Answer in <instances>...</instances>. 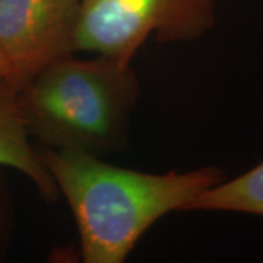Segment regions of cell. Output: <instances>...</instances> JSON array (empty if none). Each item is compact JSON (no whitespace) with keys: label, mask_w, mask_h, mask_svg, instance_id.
Returning a JSON list of instances; mask_svg holds the SVG:
<instances>
[{"label":"cell","mask_w":263,"mask_h":263,"mask_svg":"<svg viewBox=\"0 0 263 263\" xmlns=\"http://www.w3.org/2000/svg\"><path fill=\"white\" fill-rule=\"evenodd\" d=\"M38 154L66 197L86 263H122L162 216L186 208L226 179L216 167L151 174L107 164L100 157L43 146Z\"/></svg>","instance_id":"cell-1"},{"label":"cell","mask_w":263,"mask_h":263,"mask_svg":"<svg viewBox=\"0 0 263 263\" xmlns=\"http://www.w3.org/2000/svg\"><path fill=\"white\" fill-rule=\"evenodd\" d=\"M138 98L132 65L100 54L85 60L69 54L18 89L29 138L95 157L122 149Z\"/></svg>","instance_id":"cell-2"},{"label":"cell","mask_w":263,"mask_h":263,"mask_svg":"<svg viewBox=\"0 0 263 263\" xmlns=\"http://www.w3.org/2000/svg\"><path fill=\"white\" fill-rule=\"evenodd\" d=\"M218 0H79L75 51L132 65L142 44L181 43L214 28Z\"/></svg>","instance_id":"cell-3"},{"label":"cell","mask_w":263,"mask_h":263,"mask_svg":"<svg viewBox=\"0 0 263 263\" xmlns=\"http://www.w3.org/2000/svg\"><path fill=\"white\" fill-rule=\"evenodd\" d=\"M79 0H0V50L16 91L75 51Z\"/></svg>","instance_id":"cell-4"},{"label":"cell","mask_w":263,"mask_h":263,"mask_svg":"<svg viewBox=\"0 0 263 263\" xmlns=\"http://www.w3.org/2000/svg\"><path fill=\"white\" fill-rule=\"evenodd\" d=\"M0 167H10L27 176L47 202L59 196L54 180L31 142L18 105V91L5 81L0 84Z\"/></svg>","instance_id":"cell-5"},{"label":"cell","mask_w":263,"mask_h":263,"mask_svg":"<svg viewBox=\"0 0 263 263\" xmlns=\"http://www.w3.org/2000/svg\"><path fill=\"white\" fill-rule=\"evenodd\" d=\"M186 211L237 212L263 218V161L235 179L206 189Z\"/></svg>","instance_id":"cell-6"},{"label":"cell","mask_w":263,"mask_h":263,"mask_svg":"<svg viewBox=\"0 0 263 263\" xmlns=\"http://www.w3.org/2000/svg\"><path fill=\"white\" fill-rule=\"evenodd\" d=\"M8 78H9V67H8L5 56H3V53L0 50V84L8 81Z\"/></svg>","instance_id":"cell-7"}]
</instances>
